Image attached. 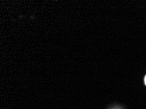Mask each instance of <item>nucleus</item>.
<instances>
[{"label": "nucleus", "instance_id": "f257e3e1", "mask_svg": "<svg viewBox=\"0 0 146 109\" xmlns=\"http://www.w3.org/2000/svg\"><path fill=\"white\" fill-rule=\"evenodd\" d=\"M145 84H146V77H145Z\"/></svg>", "mask_w": 146, "mask_h": 109}]
</instances>
